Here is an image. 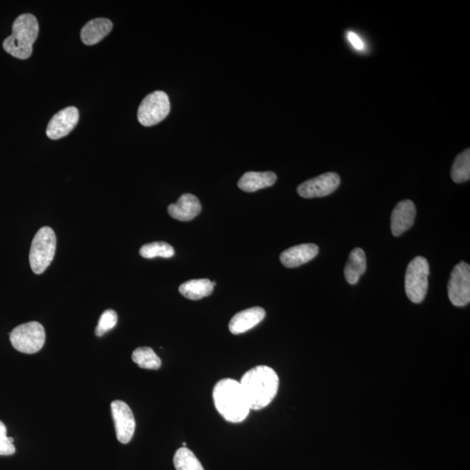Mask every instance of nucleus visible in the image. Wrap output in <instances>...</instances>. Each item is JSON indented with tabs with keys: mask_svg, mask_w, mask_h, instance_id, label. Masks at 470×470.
I'll return each instance as SVG.
<instances>
[{
	"mask_svg": "<svg viewBox=\"0 0 470 470\" xmlns=\"http://www.w3.org/2000/svg\"><path fill=\"white\" fill-rule=\"evenodd\" d=\"M36 17L30 14L18 16L12 25L11 36L5 38L3 48L19 60H27L33 53V46L38 35Z\"/></svg>",
	"mask_w": 470,
	"mask_h": 470,
	"instance_id": "obj_3",
	"label": "nucleus"
},
{
	"mask_svg": "<svg viewBox=\"0 0 470 470\" xmlns=\"http://www.w3.org/2000/svg\"><path fill=\"white\" fill-rule=\"evenodd\" d=\"M216 283L209 279L185 281L179 287V291L185 298L197 300L212 295Z\"/></svg>",
	"mask_w": 470,
	"mask_h": 470,
	"instance_id": "obj_19",
	"label": "nucleus"
},
{
	"mask_svg": "<svg viewBox=\"0 0 470 470\" xmlns=\"http://www.w3.org/2000/svg\"><path fill=\"white\" fill-rule=\"evenodd\" d=\"M277 180V176L273 172H248L239 179V190L254 193L263 188L272 187Z\"/></svg>",
	"mask_w": 470,
	"mask_h": 470,
	"instance_id": "obj_17",
	"label": "nucleus"
},
{
	"mask_svg": "<svg viewBox=\"0 0 470 470\" xmlns=\"http://www.w3.org/2000/svg\"><path fill=\"white\" fill-rule=\"evenodd\" d=\"M174 463L176 470H204L197 457L185 447L176 452Z\"/></svg>",
	"mask_w": 470,
	"mask_h": 470,
	"instance_id": "obj_22",
	"label": "nucleus"
},
{
	"mask_svg": "<svg viewBox=\"0 0 470 470\" xmlns=\"http://www.w3.org/2000/svg\"><path fill=\"white\" fill-rule=\"evenodd\" d=\"M57 239L55 233L49 226H43L35 235L31 243L30 266L34 274H43L50 266L55 255Z\"/></svg>",
	"mask_w": 470,
	"mask_h": 470,
	"instance_id": "obj_4",
	"label": "nucleus"
},
{
	"mask_svg": "<svg viewBox=\"0 0 470 470\" xmlns=\"http://www.w3.org/2000/svg\"><path fill=\"white\" fill-rule=\"evenodd\" d=\"M447 293L452 304L465 306L470 302V267L466 262L457 264L447 284Z\"/></svg>",
	"mask_w": 470,
	"mask_h": 470,
	"instance_id": "obj_8",
	"label": "nucleus"
},
{
	"mask_svg": "<svg viewBox=\"0 0 470 470\" xmlns=\"http://www.w3.org/2000/svg\"><path fill=\"white\" fill-rule=\"evenodd\" d=\"M430 265L424 257H417L408 264L405 276V290L412 302L421 303L427 295Z\"/></svg>",
	"mask_w": 470,
	"mask_h": 470,
	"instance_id": "obj_6",
	"label": "nucleus"
},
{
	"mask_svg": "<svg viewBox=\"0 0 470 470\" xmlns=\"http://www.w3.org/2000/svg\"><path fill=\"white\" fill-rule=\"evenodd\" d=\"M140 254L142 257L153 259L155 257L171 258L174 255V249L168 243L156 241L144 245Z\"/></svg>",
	"mask_w": 470,
	"mask_h": 470,
	"instance_id": "obj_23",
	"label": "nucleus"
},
{
	"mask_svg": "<svg viewBox=\"0 0 470 470\" xmlns=\"http://www.w3.org/2000/svg\"><path fill=\"white\" fill-rule=\"evenodd\" d=\"M341 178L335 172H326L324 174L303 182L297 188V193L302 198L312 199L328 196L337 190Z\"/></svg>",
	"mask_w": 470,
	"mask_h": 470,
	"instance_id": "obj_9",
	"label": "nucleus"
},
{
	"mask_svg": "<svg viewBox=\"0 0 470 470\" xmlns=\"http://www.w3.org/2000/svg\"><path fill=\"white\" fill-rule=\"evenodd\" d=\"M118 322L117 313L114 310L108 309L102 313L95 334L97 337H103L105 332H109L116 326Z\"/></svg>",
	"mask_w": 470,
	"mask_h": 470,
	"instance_id": "obj_24",
	"label": "nucleus"
},
{
	"mask_svg": "<svg viewBox=\"0 0 470 470\" xmlns=\"http://www.w3.org/2000/svg\"><path fill=\"white\" fill-rule=\"evenodd\" d=\"M265 316L266 312L259 306L243 310L233 316L229 323V330L233 335L243 334L263 321Z\"/></svg>",
	"mask_w": 470,
	"mask_h": 470,
	"instance_id": "obj_15",
	"label": "nucleus"
},
{
	"mask_svg": "<svg viewBox=\"0 0 470 470\" xmlns=\"http://www.w3.org/2000/svg\"><path fill=\"white\" fill-rule=\"evenodd\" d=\"M417 209L413 201L405 200L396 205L391 216V230L395 236L402 235L413 226Z\"/></svg>",
	"mask_w": 470,
	"mask_h": 470,
	"instance_id": "obj_12",
	"label": "nucleus"
},
{
	"mask_svg": "<svg viewBox=\"0 0 470 470\" xmlns=\"http://www.w3.org/2000/svg\"><path fill=\"white\" fill-rule=\"evenodd\" d=\"M170 113V101L168 94L156 91L146 96L138 109L139 122L144 127H152L161 122Z\"/></svg>",
	"mask_w": 470,
	"mask_h": 470,
	"instance_id": "obj_7",
	"label": "nucleus"
},
{
	"mask_svg": "<svg viewBox=\"0 0 470 470\" xmlns=\"http://www.w3.org/2000/svg\"><path fill=\"white\" fill-rule=\"evenodd\" d=\"M117 439L123 444L131 442L135 431L136 423L133 411L122 401H114L111 404Z\"/></svg>",
	"mask_w": 470,
	"mask_h": 470,
	"instance_id": "obj_10",
	"label": "nucleus"
},
{
	"mask_svg": "<svg viewBox=\"0 0 470 470\" xmlns=\"http://www.w3.org/2000/svg\"><path fill=\"white\" fill-rule=\"evenodd\" d=\"M79 120V110L75 107L64 108L52 118L48 124L47 135L51 140H59L68 135Z\"/></svg>",
	"mask_w": 470,
	"mask_h": 470,
	"instance_id": "obj_11",
	"label": "nucleus"
},
{
	"mask_svg": "<svg viewBox=\"0 0 470 470\" xmlns=\"http://www.w3.org/2000/svg\"><path fill=\"white\" fill-rule=\"evenodd\" d=\"M8 436V430H6L5 425L0 421V438Z\"/></svg>",
	"mask_w": 470,
	"mask_h": 470,
	"instance_id": "obj_27",
	"label": "nucleus"
},
{
	"mask_svg": "<svg viewBox=\"0 0 470 470\" xmlns=\"http://www.w3.org/2000/svg\"><path fill=\"white\" fill-rule=\"evenodd\" d=\"M367 270V258L363 249L356 248L350 252L345 267V278L351 285H356Z\"/></svg>",
	"mask_w": 470,
	"mask_h": 470,
	"instance_id": "obj_18",
	"label": "nucleus"
},
{
	"mask_svg": "<svg viewBox=\"0 0 470 470\" xmlns=\"http://www.w3.org/2000/svg\"><path fill=\"white\" fill-rule=\"evenodd\" d=\"M241 384L250 409L260 410L270 405L279 389V377L267 366L254 367L242 376Z\"/></svg>",
	"mask_w": 470,
	"mask_h": 470,
	"instance_id": "obj_1",
	"label": "nucleus"
},
{
	"mask_svg": "<svg viewBox=\"0 0 470 470\" xmlns=\"http://www.w3.org/2000/svg\"><path fill=\"white\" fill-rule=\"evenodd\" d=\"M10 341L16 350L24 354H35L46 342V331L38 322L24 323L16 327L10 334Z\"/></svg>",
	"mask_w": 470,
	"mask_h": 470,
	"instance_id": "obj_5",
	"label": "nucleus"
},
{
	"mask_svg": "<svg viewBox=\"0 0 470 470\" xmlns=\"http://www.w3.org/2000/svg\"><path fill=\"white\" fill-rule=\"evenodd\" d=\"M132 359L133 363L142 369L156 370L161 366V360L155 352L148 347L136 348L132 354Z\"/></svg>",
	"mask_w": 470,
	"mask_h": 470,
	"instance_id": "obj_20",
	"label": "nucleus"
},
{
	"mask_svg": "<svg viewBox=\"0 0 470 470\" xmlns=\"http://www.w3.org/2000/svg\"><path fill=\"white\" fill-rule=\"evenodd\" d=\"M112 29H113V23L110 19L104 18L92 19L81 29V37L83 43L86 46H94L107 36Z\"/></svg>",
	"mask_w": 470,
	"mask_h": 470,
	"instance_id": "obj_16",
	"label": "nucleus"
},
{
	"mask_svg": "<svg viewBox=\"0 0 470 470\" xmlns=\"http://www.w3.org/2000/svg\"><path fill=\"white\" fill-rule=\"evenodd\" d=\"M213 397L217 410L229 423H241L251 410L237 380H220L213 388Z\"/></svg>",
	"mask_w": 470,
	"mask_h": 470,
	"instance_id": "obj_2",
	"label": "nucleus"
},
{
	"mask_svg": "<svg viewBox=\"0 0 470 470\" xmlns=\"http://www.w3.org/2000/svg\"><path fill=\"white\" fill-rule=\"evenodd\" d=\"M318 252V246L302 244L287 249L280 254V260L284 267L295 268L312 261Z\"/></svg>",
	"mask_w": 470,
	"mask_h": 470,
	"instance_id": "obj_14",
	"label": "nucleus"
},
{
	"mask_svg": "<svg viewBox=\"0 0 470 470\" xmlns=\"http://www.w3.org/2000/svg\"><path fill=\"white\" fill-rule=\"evenodd\" d=\"M169 216L181 222H190L200 213L201 205L199 199L193 194L181 195L177 203L168 206Z\"/></svg>",
	"mask_w": 470,
	"mask_h": 470,
	"instance_id": "obj_13",
	"label": "nucleus"
},
{
	"mask_svg": "<svg viewBox=\"0 0 470 470\" xmlns=\"http://www.w3.org/2000/svg\"><path fill=\"white\" fill-rule=\"evenodd\" d=\"M348 40H350V42L352 44V46L356 48V49H363L364 44L363 41H361L360 37L358 36L356 34L353 33V31H350V33L348 34Z\"/></svg>",
	"mask_w": 470,
	"mask_h": 470,
	"instance_id": "obj_26",
	"label": "nucleus"
},
{
	"mask_svg": "<svg viewBox=\"0 0 470 470\" xmlns=\"http://www.w3.org/2000/svg\"><path fill=\"white\" fill-rule=\"evenodd\" d=\"M16 452L14 440L8 436L0 438V456H12Z\"/></svg>",
	"mask_w": 470,
	"mask_h": 470,
	"instance_id": "obj_25",
	"label": "nucleus"
},
{
	"mask_svg": "<svg viewBox=\"0 0 470 470\" xmlns=\"http://www.w3.org/2000/svg\"><path fill=\"white\" fill-rule=\"evenodd\" d=\"M452 178L456 183L469 181L470 178V150L466 149L457 155L452 166Z\"/></svg>",
	"mask_w": 470,
	"mask_h": 470,
	"instance_id": "obj_21",
	"label": "nucleus"
}]
</instances>
